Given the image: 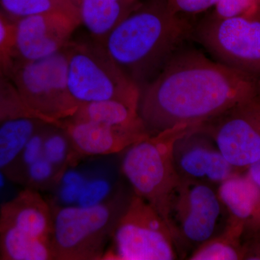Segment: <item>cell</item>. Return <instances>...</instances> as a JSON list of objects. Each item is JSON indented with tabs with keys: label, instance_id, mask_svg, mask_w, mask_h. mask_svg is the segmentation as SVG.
Segmentation results:
<instances>
[{
	"label": "cell",
	"instance_id": "obj_21",
	"mask_svg": "<svg viewBox=\"0 0 260 260\" xmlns=\"http://www.w3.org/2000/svg\"><path fill=\"white\" fill-rule=\"evenodd\" d=\"M0 11L13 21L51 12H64L78 20L70 0H0Z\"/></svg>",
	"mask_w": 260,
	"mask_h": 260
},
{
	"label": "cell",
	"instance_id": "obj_25",
	"mask_svg": "<svg viewBox=\"0 0 260 260\" xmlns=\"http://www.w3.org/2000/svg\"><path fill=\"white\" fill-rule=\"evenodd\" d=\"M112 185L104 178L88 179L83 188L77 205L92 207L101 204L110 198Z\"/></svg>",
	"mask_w": 260,
	"mask_h": 260
},
{
	"label": "cell",
	"instance_id": "obj_20",
	"mask_svg": "<svg viewBox=\"0 0 260 260\" xmlns=\"http://www.w3.org/2000/svg\"><path fill=\"white\" fill-rule=\"evenodd\" d=\"M0 257L5 260L54 259L50 239L8 228L0 231Z\"/></svg>",
	"mask_w": 260,
	"mask_h": 260
},
{
	"label": "cell",
	"instance_id": "obj_1",
	"mask_svg": "<svg viewBox=\"0 0 260 260\" xmlns=\"http://www.w3.org/2000/svg\"><path fill=\"white\" fill-rule=\"evenodd\" d=\"M259 78L181 48L140 88V116L150 135L179 124H202L259 92Z\"/></svg>",
	"mask_w": 260,
	"mask_h": 260
},
{
	"label": "cell",
	"instance_id": "obj_19",
	"mask_svg": "<svg viewBox=\"0 0 260 260\" xmlns=\"http://www.w3.org/2000/svg\"><path fill=\"white\" fill-rule=\"evenodd\" d=\"M243 232L240 222L228 217L223 231L193 251L189 260H243Z\"/></svg>",
	"mask_w": 260,
	"mask_h": 260
},
{
	"label": "cell",
	"instance_id": "obj_10",
	"mask_svg": "<svg viewBox=\"0 0 260 260\" xmlns=\"http://www.w3.org/2000/svg\"><path fill=\"white\" fill-rule=\"evenodd\" d=\"M200 127L229 164L245 172L260 160V90Z\"/></svg>",
	"mask_w": 260,
	"mask_h": 260
},
{
	"label": "cell",
	"instance_id": "obj_28",
	"mask_svg": "<svg viewBox=\"0 0 260 260\" xmlns=\"http://www.w3.org/2000/svg\"><path fill=\"white\" fill-rule=\"evenodd\" d=\"M50 124H46L42 126L41 129L38 130L35 134L32 135L24 147L20 156L13 164V166H14L17 164V165L20 168L19 169L23 170L22 172H23V175L29 166L31 165L32 162L37 161L39 158L44 157L43 148H44V136H45L48 126Z\"/></svg>",
	"mask_w": 260,
	"mask_h": 260
},
{
	"label": "cell",
	"instance_id": "obj_33",
	"mask_svg": "<svg viewBox=\"0 0 260 260\" xmlns=\"http://www.w3.org/2000/svg\"><path fill=\"white\" fill-rule=\"evenodd\" d=\"M132 2H138V0H130Z\"/></svg>",
	"mask_w": 260,
	"mask_h": 260
},
{
	"label": "cell",
	"instance_id": "obj_12",
	"mask_svg": "<svg viewBox=\"0 0 260 260\" xmlns=\"http://www.w3.org/2000/svg\"><path fill=\"white\" fill-rule=\"evenodd\" d=\"M200 125L176 142L174 160L181 179L217 187L235 174L244 172L228 162L212 138Z\"/></svg>",
	"mask_w": 260,
	"mask_h": 260
},
{
	"label": "cell",
	"instance_id": "obj_22",
	"mask_svg": "<svg viewBox=\"0 0 260 260\" xmlns=\"http://www.w3.org/2000/svg\"><path fill=\"white\" fill-rule=\"evenodd\" d=\"M43 155L56 167L61 179L65 172L64 166L74 160L71 143L62 128L54 125L48 126L44 136Z\"/></svg>",
	"mask_w": 260,
	"mask_h": 260
},
{
	"label": "cell",
	"instance_id": "obj_13",
	"mask_svg": "<svg viewBox=\"0 0 260 260\" xmlns=\"http://www.w3.org/2000/svg\"><path fill=\"white\" fill-rule=\"evenodd\" d=\"M61 128L69 138L74 159L76 155L92 156L120 153L150 135L145 124L110 126L67 119L62 121Z\"/></svg>",
	"mask_w": 260,
	"mask_h": 260
},
{
	"label": "cell",
	"instance_id": "obj_7",
	"mask_svg": "<svg viewBox=\"0 0 260 260\" xmlns=\"http://www.w3.org/2000/svg\"><path fill=\"white\" fill-rule=\"evenodd\" d=\"M66 47L39 60L15 61L10 75L25 105L46 123L59 127L79 108L68 89Z\"/></svg>",
	"mask_w": 260,
	"mask_h": 260
},
{
	"label": "cell",
	"instance_id": "obj_27",
	"mask_svg": "<svg viewBox=\"0 0 260 260\" xmlns=\"http://www.w3.org/2000/svg\"><path fill=\"white\" fill-rule=\"evenodd\" d=\"M260 7V0H218L213 16L229 18L251 14Z\"/></svg>",
	"mask_w": 260,
	"mask_h": 260
},
{
	"label": "cell",
	"instance_id": "obj_5",
	"mask_svg": "<svg viewBox=\"0 0 260 260\" xmlns=\"http://www.w3.org/2000/svg\"><path fill=\"white\" fill-rule=\"evenodd\" d=\"M126 205L121 208L117 200L110 198L95 206L56 208L50 237L54 259H103Z\"/></svg>",
	"mask_w": 260,
	"mask_h": 260
},
{
	"label": "cell",
	"instance_id": "obj_16",
	"mask_svg": "<svg viewBox=\"0 0 260 260\" xmlns=\"http://www.w3.org/2000/svg\"><path fill=\"white\" fill-rule=\"evenodd\" d=\"M80 25L92 40L102 44L138 2L130 0H70Z\"/></svg>",
	"mask_w": 260,
	"mask_h": 260
},
{
	"label": "cell",
	"instance_id": "obj_11",
	"mask_svg": "<svg viewBox=\"0 0 260 260\" xmlns=\"http://www.w3.org/2000/svg\"><path fill=\"white\" fill-rule=\"evenodd\" d=\"M14 22L15 61H37L62 50L80 23L64 12L30 15Z\"/></svg>",
	"mask_w": 260,
	"mask_h": 260
},
{
	"label": "cell",
	"instance_id": "obj_18",
	"mask_svg": "<svg viewBox=\"0 0 260 260\" xmlns=\"http://www.w3.org/2000/svg\"><path fill=\"white\" fill-rule=\"evenodd\" d=\"M46 124H49L32 117L16 118L0 124V171L4 172L15 164L30 138Z\"/></svg>",
	"mask_w": 260,
	"mask_h": 260
},
{
	"label": "cell",
	"instance_id": "obj_3",
	"mask_svg": "<svg viewBox=\"0 0 260 260\" xmlns=\"http://www.w3.org/2000/svg\"><path fill=\"white\" fill-rule=\"evenodd\" d=\"M200 124H179L132 145L125 150L121 172L136 196L164 219L169 198L181 181L174 160L176 142Z\"/></svg>",
	"mask_w": 260,
	"mask_h": 260
},
{
	"label": "cell",
	"instance_id": "obj_31",
	"mask_svg": "<svg viewBox=\"0 0 260 260\" xmlns=\"http://www.w3.org/2000/svg\"><path fill=\"white\" fill-rule=\"evenodd\" d=\"M244 172L260 189V160L248 167Z\"/></svg>",
	"mask_w": 260,
	"mask_h": 260
},
{
	"label": "cell",
	"instance_id": "obj_15",
	"mask_svg": "<svg viewBox=\"0 0 260 260\" xmlns=\"http://www.w3.org/2000/svg\"><path fill=\"white\" fill-rule=\"evenodd\" d=\"M217 191L228 217L240 222L244 233L260 232V189L245 172L224 181Z\"/></svg>",
	"mask_w": 260,
	"mask_h": 260
},
{
	"label": "cell",
	"instance_id": "obj_8",
	"mask_svg": "<svg viewBox=\"0 0 260 260\" xmlns=\"http://www.w3.org/2000/svg\"><path fill=\"white\" fill-rule=\"evenodd\" d=\"M103 259H179L171 233L160 214L133 194L116 223Z\"/></svg>",
	"mask_w": 260,
	"mask_h": 260
},
{
	"label": "cell",
	"instance_id": "obj_17",
	"mask_svg": "<svg viewBox=\"0 0 260 260\" xmlns=\"http://www.w3.org/2000/svg\"><path fill=\"white\" fill-rule=\"evenodd\" d=\"M69 119L110 126L145 124L140 116L139 104L116 99L83 104Z\"/></svg>",
	"mask_w": 260,
	"mask_h": 260
},
{
	"label": "cell",
	"instance_id": "obj_2",
	"mask_svg": "<svg viewBox=\"0 0 260 260\" xmlns=\"http://www.w3.org/2000/svg\"><path fill=\"white\" fill-rule=\"evenodd\" d=\"M192 28L167 0L138 3L102 44L140 88L152 81L182 47Z\"/></svg>",
	"mask_w": 260,
	"mask_h": 260
},
{
	"label": "cell",
	"instance_id": "obj_26",
	"mask_svg": "<svg viewBox=\"0 0 260 260\" xmlns=\"http://www.w3.org/2000/svg\"><path fill=\"white\" fill-rule=\"evenodd\" d=\"M24 177L30 185H44L55 179L60 180V176L56 167L47 159L42 157L29 166L24 173Z\"/></svg>",
	"mask_w": 260,
	"mask_h": 260
},
{
	"label": "cell",
	"instance_id": "obj_23",
	"mask_svg": "<svg viewBox=\"0 0 260 260\" xmlns=\"http://www.w3.org/2000/svg\"><path fill=\"white\" fill-rule=\"evenodd\" d=\"M20 117L36 118L44 121L25 105L10 78L0 77V124Z\"/></svg>",
	"mask_w": 260,
	"mask_h": 260
},
{
	"label": "cell",
	"instance_id": "obj_32",
	"mask_svg": "<svg viewBox=\"0 0 260 260\" xmlns=\"http://www.w3.org/2000/svg\"><path fill=\"white\" fill-rule=\"evenodd\" d=\"M5 185V175L4 173L0 171V189Z\"/></svg>",
	"mask_w": 260,
	"mask_h": 260
},
{
	"label": "cell",
	"instance_id": "obj_6",
	"mask_svg": "<svg viewBox=\"0 0 260 260\" xmlns=\"http://www.w3.org/2000/svg\"><path fill=\"white\" fill-rule=\"evenodd\" d=\"M68 85L78 107L116 100L140 104V88L95 41L72 42L67 46Z\"/></svg>",
	"mask_w": 260,
	"mask_h": 260
},
{
	"label": "cell",
	"instance_id": "obj_24",
	"mask_svg": "<svg viewBox=\"0 0 260 260\" xmlns=\"http://www.w3.org/2000/svg\"><path fill=\"white\" fill-rule=\"evenodd\" d=\"M15 62L14 22L0 11V77L10 78Z\"/></svg>",
	"mask_w": 260,
	"mask_h": 260
},
{
	"label": "cell",
	"instance_id": "obj_29",
	"mask_svg": "<svg viewBox=\"0 0 260 260\" xmlns=\"http://www.w3.org/2000/svg\"><path fill=\"white\" fill-rule=\"evenodd\" d=\"M170 9L177 14H198L215 6L218 0H167Z\"/></svg>",
	"mask_w": 260,
	"mask_h": 260
},
{
	"label": "cell",
	"instance_id": "obj_4",
	"mask_svg": "<svg viewBox=\"0 0 260 260\" xmlns=\"http://www.w3.org/2000/svg\"><path fill=\"white\" fill-rule=\"evenodd\" d=\"M227 219L217 187L184 179L171 195L164 215L181 259H187L202 244L221 232Z\"/></svg>",
	"mask_w": 260,
	"mask_h": 260
},
{
	"label": "cell",
	"instance_id": "obj_14",
	"mask_svg": "<svg viewBox=\"0 0 260 260\" xmlns=\"http://www.w3.org/2000/svg\"><path fill=\"white\" fill-rule=\"evenodd\" d=\"M53 210L32 188L24 189L0 208V231L12 228L31 237L50 239Z\"/></svg>",
	"mask_w": 260,
	"mask_h": 260
},
{
	"label": "cell",
	"instance_id": "obj_30",
	"mask_svg": "<svg viewBox=\"0 0 260 260\" xmlns=\"http://www.w3.org/2000/svg\"><path fill=\"white\" fill-rule=\"evenodd\" d=\"M85 182L61 183L59 198L62 206L77 205Z\"/></svg>",
	"mask_w": 260,
	"mask_h": 260
},
{
	"label": "cell",
	"instance_id": "obj_9",
	"mask_svg": "<svg viewBox=\"0 0 260 260\" xmlns=\"http://www.w3.org/2000/svg\"><path fill=\"white\" fill-rule=\"evenodd\" d=\"M198 42L215 60L246 74L260 77V7L242 16H210L194 30Z\"/></svg>",
	"mask_w": 260,
	"mask_h": 260
}]
</instances>
